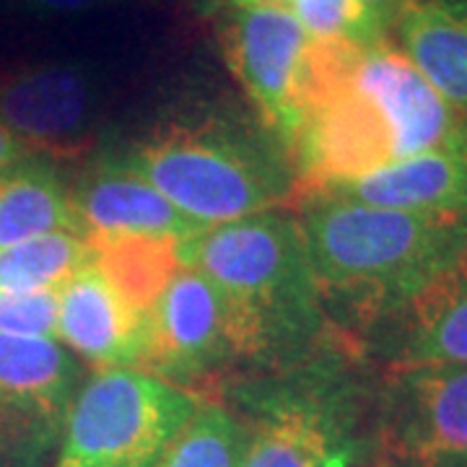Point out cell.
<instances>
[{"label":"cell","instance_id":"3957f363","mask_svg":"<svg viewBox=\"0 0 467 467\" xmlns=\"http://www.w3.org/2000/svg\"><path fill=\"white\" fill-rule=\"evenodd\" d=\"M180 257L218 288L234 358H285L322 333L325 304L291 213L265 211L202 229L180 244Z\"/></svg>","mask_w":467,"mask_h":467},{"label":"cell","instance_id":"4fadbf2b","mask_svg":"<svg viewBox=\"0 0 467 467\" xmlns=\"http://www.w3.org/2000/svg\"><path fill=\"white\" fill-rule=\"evenodd\" d=\"M315 195L418 213H467V128L436 149Z\"/></svg>","mask_w":467,"mask_h":467},{"label":"cell","instance_id":"6da1fadb","mask_svg":"<svg viewBox=\"0 0 467 467\" xmlns=\"http://www.w3.org/2000/svg\"><path fill=\"white\" fill-rule=\"evenodd\" d=\"M467 128L389 39H317L288 143L296 201L431 150ZM294 201V202H296Z\"/></svg>","mask_w":467,"mask_h":467},{"label":"cell","instance_id":"52a82bcc","mask_svg":"<svg viewBox=\"0 0 467 467\" xmlns=\"http://www.w3.org/2000/svg\"><path fill=\"white\" fill-rule=\"evenodd\" d=\"M218 47L226 66L284 149L296 135L317 36L278 8L232 5L218 16Z\"/></svg>","mask_w":467,"mask_h":467},{"label":"cell","instance_id":"9a60e30c","mask_svg":"<svg viewBox=\"0 0 467 467\" xmlns=\"http://www.w3.org/2000/svg\"><path fill=\"white\" fill-rule=\"evenodd\" d=\"M389 39L467 117V0H416Z\"/></svg>","mask_w":467,"mask_h":467},{"label":"cell","instance_id":"5b68a950","mask_svg":"<svg viewBox=\"0 0 467 467\" xmlns=\"http://www.w3.org/2000/svg\"><path fill=\"white\" fill-rule=\"evenodd\" d=\"M198 402L146 371L97 368L70 402L52 467H153Z\"/></svg>","mask_w":467,"mask_h":467},{"label":"cell","instance_id":"ba28073f","mask_svg":"<svg viewBox=\"0 0 467 467\" xmlns=\"http://www.w3.org/2000/svg\"><path fill=\"white\" fill-rule=\"evenodd\" d=\"M81 361L45 335L0 333V467H42L57 450Z\"/></svg>","mask_w":467,"mask_h":467},{"label":"cell","instance_id":"44dd1931","mask_svg":"<svg viewBox=\"0 0 467 467\" xmlns=\"http://www.w3.org/2000/svg\"><path fill=\"white\" fill-rule=\"evenodd\" d=\"M211 3H216L218 8H232V5L278 8L296 18L317 39L374 42L389 36L377 24V18L361 5V0H211Z\"/></svg>","mask_w":467,"mask_h":467},{"label":"cell","instance_id":"9c48e42d","mask_svg":"<svg viewBox=\"0 0 467 467\" xmlns=\"http://www.w3.org/2000/svg\"><path fill=\"white\" fill-rule=\"evenodd\" d=\"M377 439L389 467L467 462V367L387 368Z\"/></svg>","mask_w":467,"mask_h":467},{"label":"cell","instance_id":"484cf974","mask_svg":"<svg viewBox=\"0 0 467 467\" xmlns=\"http://www.w3.org/2000/svg\"><path fill=\"white\" fill-rule=\"evenodd\" d=\"M465 467H467V462H465Z\"/></svg>","mask_w":467,"mask_h":467},{"label":"cell","instance_id":"277c9868","mask_svg":"<svg viewBox=\"0 0 467 467\" xmlns=\"http://www.w3.org/2000/svg\"><path fill=\"white\" fill-rule=\"evenodd\" d=\"M122 164L153 184L198 229L265 213L296 201L285 149L226 117L169 119L135 143Z\"/></svg>","mask_w":467,"mask_h":467},{"label":"cell","instance_id":"8fae6325","mask_svg":"<svg viewBox=\"0 0 467 467\" xmlns=\"http://www.w3.org/2000/svg\"><path fill=\"white\" fill-rule=\"evenodd\" d=\"M364 333L387 368L467 367V254Z\"/></svg>","mask_w":467,"mask_h":467},{"label":"cell","instance_id":"7402d4cb","mask_svg":"<svg viewBox=\"0 0 467 467\" xmlns=\"http://www.w3.org/2000/svg\"><path fill=\"white\" fill-rule=\"evenodd\" d=\"M57 291L0 294V333L55 337Z\"/></svg>","mask_w":467,"mask_h":467},{"label":"cell","instance_id":"603a6c76","mask_svg":"<svg viewBox=\"0 0 467 467\" xmlns=\"http://www.w3.org/2000/svg\"><path fill=\"white\" fill-rule=\"evenodd\" d=\"M128 0H16V5L34 18H70L86 16L115 8Z\"/></svg>","mask_w":467,"mask_h":467},{"label":"cell","instance_id":"ffe728a7","mask_svg":"<svg viewBox=\"0 0 467 467\" xmlns=\"http://www.w3.org/2000/svg\"><path fill=\"white\" fill-rule=\"evenodd\" d=\"M247 436L221 405L198 402L153 467H239Z\"/></svg>","mask_w":467,"mask_h":467},{"label":"cell","instance_id":"5bb4252c","mask_svg":"<svg viewBox=\"0 0 467 467\" xmlns=\"http://www.w3.org/2000/svg\"><path fill=\"white\" fill-rule=\"evenodd\" d=\"M73 208L86 234H149L190 239L202 232L192 221L122 161L94 167L76 187H70Z\"/></svg>","mask_w":467,"mask_h":467},{"label":"cell","instance_id":"cb8c5ba5","mask_svg":"<svg viewBox=\"0 0 467 467\" xmlns=\"http://www.w3.org/2000/svg\"><path fill=\"white\" fill-rule=\"evenodd\" d=\"M416 0H361V5L367 8L371 16L377 18V24L382 26L384 32H392L395 21L413 5Z\"/></svg>","mask_w":467,"mask_h":467},{"label":"cell","instance_id":"7c38bea8","mask_svg":"<svg viewBox=\"0 0 467 467\" xmlns=\"http://www.w3.org/2000/svg\"><path fill=\"white\" fill-rule=\"evenodd\" d=\"M55 340L94 368H135L146 340V312L88 260L57 288Z\"/></svg>","mask_w":467,"mask_h":467},{"label":"cell","instance_id":"d4e9b609","mask_svg":"<svg viewBox=\"0 0 467 467\" xmlns=\"http://www.w3.org/2000/svg\"><path fill=\"white\" fill-rule=\"evenodd\" d=\"M29 156H36V153H32L29 146L0 119V171L14 167V164L24 161V159H29Z\"/></svg>","mask_w":467,"mask_h":467},{"label":"cell","instance_id":"e0dca14e","mask_svg":"<svg viewBox=\"0 0 467 467\" xmlns=\"http://www.w3.org/2000/svg\"><path fill=\"white\" fill-rule=\"evenodd\" d=\"M70 232L81 236L66 180L45 156H29L0 171V250L36 236Z\"/></svg>","mask_w":467,"mask_h":467},{"label":"cell","instance_id":"30bf717a","mask_svg":"<svg viewBox=\"0 0 467 467\" xmlns=\"http://www.w3.org/2000/svg\"><path fill=\"white\" fill-rule=\"evenodd\" d=\"M223 361H236L226 306L201 270L182 265L146 312L138 371L182 387Z\"/></svg>","mask_w":467,"mask_h":467},{"label":"cell","instance_id":"d6986e66","mask_svg":"<svg viewBox=\"0 0 467 467\" xmlns=\"http://www.w3.org/2000/svg\"><path fill=\"white\" fill-rule=\"evenodd\" d=\"M91 260L84 236L70 232L36 236L16 247L0 250V294L57 291Z\"/></svg>","mask_w":467,"mask_h":467},{"label":"cell","instance_id":"8992f818","mask_svg":"<svg viewBox=\"0 0 467 467\" xmlns=\"http://www.w3.org/2000/svg\"><path fill=\"white\" fill-rule=\"evenodd\" d=\"M107 104L109 76L86 57L26 60L0 73V119L50 161L94 149Z\"/></svg>","mask_w":467,"mask_h":467},{"label":"cell","instance_id":"ac0fdd59","mask_svg":"<svg viewBox=\"0 0 467 467\" xmlns=\"http://www.w3.org/2000/svg\"><path fill=\"white\" fill-rule=\"evenodd\" d=\"M91 263L135 309L149 312L182 267L180 239L149 234H86Z\"/></svg>","mask_w":467,"mask_h":467},{"label":"cell","instance_id":"7a4b0ae2","mask_svg":"<svg viewBox=\"0 0 467 467\" xmlns=\"http://www.w3.org/2000/svg\"><path fill=\"white\" fill-rule=\"evenodd\" d=\"M296 223L322 304L367 330L467 254V213H418L306 195Z\"/></svg>","mask_w":467,"mask_h":467},{"label":"cell","instance_id":"2e32d148","mask_svg":"<svg viewBox=\"0 0 467 467\" xmlns=\"http://www.w3.org/2000/svg\"><path fill=\"white\" fill-rule=\"evenodd\" d=\"M333 413L309 398H285L244 441L239 467H346Z\"/></svg>","mask_w":467,"mask_h":467}]
</instances>
